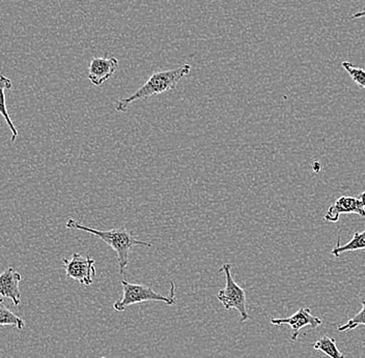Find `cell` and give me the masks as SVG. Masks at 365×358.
I'll return each mask as SVG.
<instances>
[{"label":"cell","mask_w":365,"mask_h":358,"mask_svg":"<svg viewBox=\"0 0 365 358\" xmlns=\"http://www.w3.org/2000/svg\"><path fill=\"white\" fill-rule=\"evenodd\" d=\"M365 250V230L362 232H356L354 233L352 239L349 241L346 245H339L337 241V245L332 250L333 256L339 257L341 254L348 252H356V251Z\"/></svg>","instance_id":"8fae6325"},{"label":"cell","mask_w":365,"mask_h":358,"mask_svg":"<svg viewBox=\"0 0 365 358\" xmlns=\"http://www.w3.org/2000/svg\"><path fill=\"white\" fill-rule=\"evenodd\" d=\"M66 227L68 229L78 230V231L93 234L115 251L116 254H118V270H120V275H125V269L129 265L130 252L135 246H148V248H152L153 246L152 243L137 239L135 236L128 232L125 228H118V229L105 231V230L95 229V228L81 225L73 219L68 221Z\"/></svg>","instance_id":"7a4b0ae2"},{"label":"cell","mask_w":365,"mask_h":358,"mask_svg":"<svg viewBox=\"0 0 365 358\" xmlns=\"http://www.w3.org/2000/svg\"><path fill=\"white\" fill-rule=\"evenodd\" d=\"M101 358H106V357H101Z\"/></svg>","instance_id":"ac0fdd59"},{"label":"cell","mask_w":365,"mask_h":358,"mask_svg":"<svg viewBox=\"0 0 365 358\" xmlns=\"http://www.w3.org/2000/svg\"><path fill=\"white\" fill-rule=\"evenodd\" d=\"M312 347L316 349V350L321 351L324 354L327 355L328 357L344 358V355H342L339 347H337L335 339H331L329 337H321L316 343H314Z\"/></svg>","instance_id":"4fadbf2b"},{"label":"cell","mask_w":365,"mask_h":358,"mask_svg":"<svg viewBox=\"0 0 365 358\" xmlns=\"http://www.w3.org/2000/svg\"><path fill=\"white\" fill-rule=\"evenodd\" d=\"M123 295L114 302L113 309L116 312H125L128 307L145 302H164L168 305H173L177 302L175 298V283L170 282V295L164 296L157 293L145 285L133 284L128 280H122Z\"/></svg>","instance_id":"3957f363"},{"label":"cell","mask_w":365,"mask_h":358,"mask_svg":"<svg viewBox=\"0 0 365 358\" xmlns=\"http://www.w3.org/2000/svg\"><path fill=\"white\" fill-rule=\"evenodd\" d=\"M0 326H13L18 330H22L25 326L23 319L14 314L2 298H0Z\"/></svg>","instance_id":"7c38bea8"},{"label":"cell","mask_w":365,"mask_h":358,"mask_svg":"<svg viewBox=\"0 0 365 358\" xmlns=\"http://www.w3.org/2000/svg\"><path fill=\"white\" fill-rule=\"evenodd\" d=\"M190 70L191 65L186 63L182 67L173 68V70L154 73L133 95L124 99L116 100L114 102V109L118 113H125L133 102L175 90L178 83L185 77L188 76Z\"/></svg>","instance_id":"6da1fadb"},{"label":"cell","mask_w":365,"mask_h":358,"mask_svg":"<svg viewBox=\"0 0 365 358\" xmlns=\"http://www.w3.org/2000/svg\"><path fill=\"white\" fill-rule=\"evenodd\" d=\"M271 325L278 326V327L282 325L289 326L294 330L292 339L296 341L298 339L299 332L305 326H310L312 330H317L319 326L323 325V321L319 317L314 316L308 307H301L293 316L287 317V318L271 319Z\"/></svg>","instance_id":"8992f818"},{"label":"cell","mask_w":365,"mask_h":358,"mask_svg":"<svg viewBox=\"0 0 365 358\" xmlns=\"http://www.w3.org/2000/svg\"><path fill=\"white\" fill-rule=\"evenodd\" d=\"M358 199H359L360 201H361L362 205H364V207L365 209V191H362L361 194H359V195H358Z\"/></svg>","instance_id":"e0dca14e"},{"label":"cell","mask_w":365,"mask_h":358,"mask_svg":"<svg viewBox=\"0 0 365 358\" xmlns=\"http://www.w3.org/2000/svg\"><path fill=\"white\" fill-rule=\"evenodd\" d=\"M359 18H365V6L364 10L358 11V13L353 14V15L351 16L350 19H359Z\"/></svg>","instance_id":"2e32d148"},{"label":"cell","mask_w":365,"mask_h":358,"mask_svg":"<svg viewBox=\"0 0 365 358\" xmlns=\"http://www.w3.org/2000/svg\"><path fill=\"white\" fill-rule=\"evenodd\" d=\"M21 280V275L13 268H9L0 273V296L11 300L15 307L21 303V292L19 289Z\"/></svg>","instance_id":"9c48e42d"},{"label":"cell","mask_w":365,"mask_h":358,"mask_svg":"<svg viewBox=\"0 0 365 358\" xmlns=\"http://www.w3.org/2000/svg\"><path fill=\"white\" fill-rule=\"evenodd\" d=\"M232 264L225 263L219 268L220 273H225L227 283H225V289H221L217 294V298L227 311L232 309L237 310L241 318L240 321L243 323L251 318L246 307V303H247L246 292L232 279Z\"/></svg>","instance_id":"277c9868"},{"label":"cell","mask_w":365,"mask_h":358,"mask_svg":"<svg viewBox=\"0 0 365 358\" xmlns=\"http://www.w3.org/2000/svg\"><path fill=\"white\" fill-rule=\"evenodd\" d=\"M362 309L359 313L356 314L353 318H351L346 325L339 326V332H346V330H352L357 328L358 326L365 325V294L361 298Z\"/></svg>","instance_id":"9a60e30c"},{"label":"cell","mask_w":365,"mask_h":358,"mask_svg":"<svg viewBox=\"0 0 365 358\" xmlns=\"http://www.w3.org/2000/svg\"><path fill=\"white\" fill-rule=\"evenodd\" d=\"M355 214L358 216H365V209L361 201L358 197H351V196H342L339 197L332 205L328 209L324 218L328 222L337 223L339 216L341 214Z\"/></svg>","instance_id":"52a82bcc"},{"label":"cell","mask_w":365,"mask_h":358,"mask_svg":"<svg viewBox=\"0 0 365 358\" xmlns=\"http://www.w3.org/2000/svg\"><path fill=\"white\" fill-rule=\"evenodd\" d=\"M11 86H13L11 80L4 76V75H0V114L6 120V125L10 127L11 142H16L18 136H19V132H18L16 125L11 122L10 114H9L8 108H6V91L11 90Z\"/></svg>","instance_id":"30bf717a"},{"label":"cell","mask_w":365,"mask_h":358,"mask_svg":"<svg viewBox=\"0 0 365 358\" xmlns=\"http://www.w3.org/2000/svg\"><path fill=\"white\" fill-rule=\"evenodd\" d=\"M63 263L67 278L77 280L83 286L93 285L96 277L95 259L75 253L71 258H63Z\"/></svg>","instance_id":"5b68a950"},{"label":"cell","mask_w":365,"mask_h":358,"mask_svg":"<svg viewBox=\"0 0 365 358\" xmlns=\"http://www.w3.org/2000/svg\"><path fill=\"white\" fill-rule=\"evenodd\" d=\"M341 67L344 68L349 76L352 78L353 81L357 84L359 88H365V70L354 65L352 63L349 61H344L341 63Z\"/></svg>","instance_id":"5bb4252c"},{"label":"cell","mask_w":365,"mask_h":358,"mask_svg":"<svg viewBox=\"0 0 365 358\" xmlns=\"http://www.w3.org/2000/svg\"><path fill=\"white\" fill-rule=\"evenodd\" d=\"M118 67V60L115 57L103 58L96 57L88 65V80L95 86H101L105 81L111 78Z\"/></svg>","instance_id":"ba28073f"}]
</instances>
